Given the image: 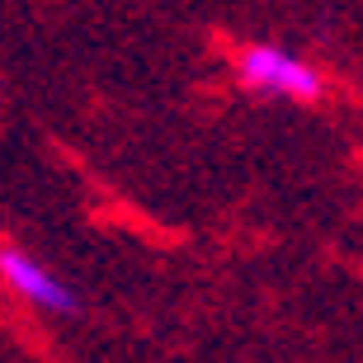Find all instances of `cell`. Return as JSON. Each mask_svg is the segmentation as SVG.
I'll return each mask as SVG.
<instances>
[{
	"label": "cell",
	"instance_id": "6da1fadb",
	"mask_svg": "<svg viewBox=\"0 0 363 363\" xmlns=\"http://www.w3.org/2000/svg\"><path fill=\"white\" fill-rule=\"evenodd\" d=\"M236 81L255 94L288 99V104H316L325 94V76L316 62L283 43H245L236 52Z\"/></svg>",
	"mask_w": 363,
	"mask_h": 363
},
{
	"label": "cell",
	"instance_id": "7a4b0ae2",
	"mask_svg": "<svg viewBox=\"0 0 363 363\" xmlns=\"http://www.w3.org/2000/svg\"><path fill=\"white\" fill-rule=\"evenodd\" d=\"M0 288L43 316H76L81 311V293L24 245H0Z\"/></svg>",
	"mask_w": 363,
	"mask_h": 363
}]
</instances>
